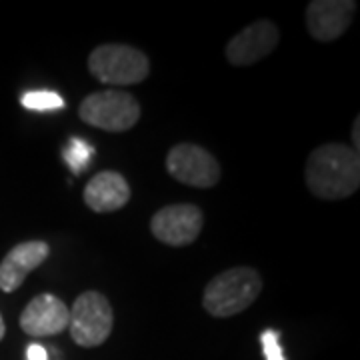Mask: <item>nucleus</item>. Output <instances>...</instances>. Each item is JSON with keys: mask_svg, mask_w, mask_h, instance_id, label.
<instances>
[{"mask_svg": "<svg viewBox=\"0 0 360 360\" xmlns=\"http://www.w3.org/2000/svg\"><path fill=\"white\" fill-rule=\"evenodd\" d=\"M304 179L309 191L321 200L348 198L360 186L359 153L340 142H328L310 153Z\"/></svg>", "mask_w": 360, "mask_h": 360, "instance_id": "1", "label": "nucleus"}, {"mask_svg": "<svg viewBox=\"0 0 360 360\" xmlns=\"http://www.w3.org/2000/svg\"><path fill=\"white\" fill-rule=\"evenodd\" d=\"M262 278L252 266H232L208 281L202 307L214 319H231L246 310L260 295Z\"/></svg>", "mask_w": 360, "mask_h": 360, "instance_id": "2", "label": "nucleus"}, {"mask_svg": "<svg viewBox=\"0 0 360 360\" xmlns=\"http://www.w3.org/2000/svg\"><path fill=\"white\" fill-rule=\"evenodd\" d=\"M89 70L108 86H132L150 75L148 56L129 44H101L89 56Z\"/></svg>", "mask_w": 360, "mask_h": 360, "instance_id": "3", "label": "nucleus"}, {"mask_svg": "<svg viewBox=\"0 0 360 360\" xmlns=\"http://www.w3.org/2000/svg\"><path fill=\"white\" fill-rule=\"evenodd\" d=\"M78 116L94 129L127 132L141 120V104L127 90H101L89 94L80 103Z\"/></svg>", "mask_w": 360, "mask_h": 360, "instance_id": "4", "label": "nucleus"}, {"mask_svg": "<svg viewBox=\"0 0 360 360\" xmlns=\"http://www.w3.org/2000/svg\"><path fill=\"white\" fill-rule=\"evenodd\" d=\"M115 326V312L103 292L86 290L68 309V333L78 347L96 348L108 340Z\"/></svg>", "mask_w": 360, "mask_h": 360, "instance_id": "5", "label": "nucleus"}, {"mask_svg": "<svg viewBox=\"0 0 360 360\" xmlns=\"http://www.w3.org/2000/svg\"><path fill=\"white\" fill-rule=\"evenodd\" d=\"M167 170L174 180L193 188H212L220 180V165L206 148L191 142L168 150Z\"/></svg>", "mask_w": 360, "mask_h": 360, "instance_id": "6", "label": "nucleus"}, {"mask_svg": "<svg viewBox=\"0 0 360 360\" xmlns=\"http://www.w3.org/2000/svg\"><path fill=\"white\" fill-rule=\"evenodd\" d=\"M205 214L194 205H168L150 219V232L158 243L167 246L193 245L202 232Z\"/></svg>", "mask_w": 360, "mask_h": 360, "instance_id": "7", "label": "nucleus"}, {"mask_svg": "<svg viewBox=\"0 0 360 360\" xmlns=\"http://www.w3.org/2000/svg\"><path fill=\"white\" fill-rule=\"evenodd\" d=\"M278 40H281V32L274 22L257 20L229 40L224 56L232 66H250L266 58L278 46Z\"/></svg>", "mask_w": 360, "mask_h": 360, "instance_id": "8", "label": "nucleus"}, {"mask_svg": "<svg viewBox=\"0 0 360 360\" xmlns=\"http://www.w3.org/2000/svg\"><path fill=\"white\" fill-rule=\"evenodd\" d=\"M356 8L354 0H312L307 6L309 34L319 42H333L352 25Z\"/></svg>", "mask_w": 360, "mask_h": 360, "instance_id": "9", "label": "nucleus"}, {"mask_svg": "<svg viewBox=\"0 0 360 360\" xmlns=\"http://www.w3.org/2000/svg\"><path fill=\"white\" fill-rule=\"evenodd\" d=\"M22 333L32 338H49L68 328V309L58 296L44 292L34 296L20 314Z\"/></svg>", "mask_w": 360, "mask_h": 360, "instance_id": "10", "label": "nucleus"}, {"mask_svg": "<svg viewBox=\"0 0 360 360\" xmlns=\"http://www.w3.org/2000/svg\"><path fill=\"white\" fill-rule=\"evenodd\" d=\"M51 255V246L44 240L20 243L8 250V255L0 262V290L14 292L18 290L26 276L37 270Z\"/></svg>", "mask_w": 360, "mask_h": 360, "instance_id": "11", "label": "nucleus"}, {"mask_svg": "<svg viewBox=\"0 0 360 360\" xmlns=\"http://www.w3.org/2000/svg\"><path fill=\"white\" fill-rule=\"evenodd\" d=\"M84 205L89 206L92 212H116L122 206L129 205L130 200V184L120 172L116 170H103L94 174L84 186Z\"/></svg>", "mask_w": 360, "mask_h": 360, "instance_id": "12", "label": "nucleus"}, {"mask_svg": "<svg viewBox=\"0 0 360 360\" xmlns=\"http://www.w3.org/2000/svg\"><path fill=\"white\" fill-rule=\"evenodd\" d=\"M20 104L28 108V110H39V112H44V110H58L66 106L65 101L60 94L52 92V90H34V92H26L20 98Z\"/></svg>", "mask_w": 360, "mask_h": 360, "instance_id": "13", "label": "nucleus"}, {"mask_svg": "<svg viewBox=\"0 0 360 360\" xmlns=\"http://www.w3.org/2000/svg\"><path fill=\"white\" fill-rule=\"evenodd\" d=\"M90 156H92V148L86 142L78 141V139H72L65 150V160L70 165V168L75 172H82L86 168Z\"/></svg>", "mask_w": 360, "mask_h": 360, "instance_id": "14", "label": "nucleus"}, {"mask_svg": "<svg viewBox=\"0 0 360 360\" xmlns=\"http://www.w3.org/2000/svg\"><path fill=\"white\" fill-rule=\"evenodd\" d=\"M260 342H262V350H264V356L266 360H284L283 348H281V335L276 330H264L260 336Z\"/></svg>", "mask_w": 360, "mask_h": 360, "instance_id": "15", "label": "nucleus"}, {"mask_svg": "<svg viewBox=\"0 0 360 360\" xmlns=\"http://www.w3.org/2000/svg\"><path fill=\"white\" fill-rule=\"evenodd\" d=\"M26 359L28 360H49V352L40 345H30L26 350Z\"/></svg>", "mask_w": 360, "mask_h": 360, "instance_id": "16", "label": "nucleus"}, {"mask_svg": "<svg viewBox=\"0 0 360 360\" xmlns=\"http://www.w3.org/2000/svg\"><path fill=\"white\" fill-rule=\"evenodd\" d=\"M352 142H354V150L359 153L360 148V118H354V124H352Z\"/></svg>", "mask_w": 360, "mask_h": 360, "instance_id": "17", "label": "nucleus"}, {"mask_svg": "<svg viewBox=\"0 0 360 360\" xmlns=\"http://www.w3.org/2000/svg\"><path fill=\"white\" fill-rule=\"evenodd\" d=\"M6 335V324H4V319H2V314H0V340L4 338Z\"/></svg>", "mask_w": 360, "mask_h": 360, "instance_id": "18", "label": "nucleus"}]
</instances>
